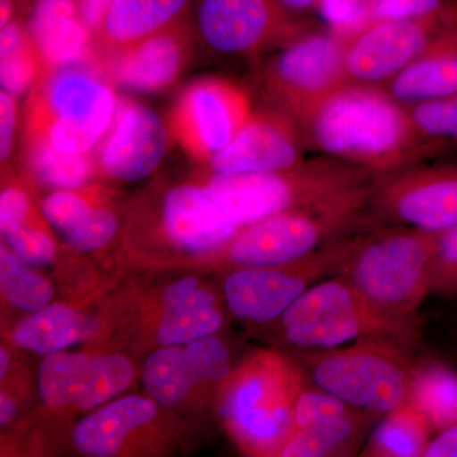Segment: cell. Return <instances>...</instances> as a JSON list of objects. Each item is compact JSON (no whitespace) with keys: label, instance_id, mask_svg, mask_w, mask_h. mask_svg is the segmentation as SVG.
<instances>
[{"label":"cell","instance_id":"obj_13","mask_svg":"<svg viewBox=\"0 0 457 457\" xmlns=\"http://www.w3.org/2000/svg\"><path fill=\"white\" fill-rule=\"evenodd\" d=\"M381 416L351 407L311 384L300 393L293 427L278 455L337 457L361 453L370 431Z\"/></svg>","mask_w":457,"mask_h":457},{"label":"cell","instance_id":"obj_33","mask_svg":"<svg viewBox=\"0 0 457 457\" xmlns=\"http://www.w3.org/2000/svg\"><path fill=\"white\" fill-rule=\"evenodd\" d=\"M93 204L73 189H60L42 204V213L51 227L66 237L79 227L92 212Z\"/></svg>","mask_w":457,"mask_h":457},{"label":"cell","instance_id":"obj_37","mask_svg":"<svg viewBox=\"0 0 457 457\" xmlns=\"http://www.w3.org/2000/svg\"><path fill=\"white\" fill-rule=\"evenodd\" d=\"M116 230L117 220L113 213L95 206L80 227L75 228L65 239L78 251H92L106 245Z\"/></svg>","mask_w":457,"mask_h":457},{"label":"cell","instance_id":"obj_12","mask_svg":"<svg viewBox=\"0 0 457 457\" xmlns=\"http://www.w3.org/2000/svg\"><path fill=\"white\" fill-rule=\"evenodd\" d=\"M253 112L242 87L220 78H204L183 90L170 131L189 153L209 161L236 137Z\"/></svg>","mask_w":457,"mask_h":457},{"label":"cell","instance_id":"obj_38","mask_svg":"<svg viewBox=\"0 0 457 457\" xmlns=\"http://www.w3.org/2000/svg\"><path fill=\"white\" fill-rule=\"evenodd\" d=\"M29 201L25 192L5 188L0 196V228L2 233L25 222L29 215Z\"/></svg>","mask_w":457,"mask_h":457},{"label":"cell","instance_id":"obj_32","mask_svg":"<svg viewBox=\"0 0 457 457\" xmlns=\"http://www.w3.org/2000/svg\"><path fill=\"white\" fill-rule=\"evenodd\" d=\"M197 381H221L228 375V348L220 339L204 337L188 343L185 350Z\"/></svg>","mask_w":457,"mask_h":457},{"label":"cell","instance_id":"obj_11","mask_svg":"<svg viewBox=\"0 0 457 457\" xmlns=\"http://www.w3.org/2000/svg\"><path fill=\"white\" fill-rule=\"evenodd\" d=\"M195 21L200 40L213 54L255 62L311 29L276 0H198Z\"/></svg>","mask_w":457,"mask_h":457},{"label":"cell","instance_id":"obj_26","mask_svg":"<svg viewBox=\"0 0 457 457\" xmlns=\"http://www.w3.org/2000/svg\"><path fill=\"white\" fill-rule=\"evenodd\" d=\"M221 326L222 315L215 308V296L196 288L165 308L158 327V341L163 345H185L213 335Z\"/></svg>","mask_w":457,"mask_h":457},{"label":"cell","instance_id":"obj_14","mask_svg":"<svg viewBox=\"0 0 457 457\" xmlns=\"http://www.w3.org/2000/svg\"><path fill=\"white\" fill-rule=\"evenodd\" d=\"M131 378L130 361L120 354L84 356L55 352L41 363L38 390L47 407L92 409L121 393Z\"/></svg>","mask_w":457,"mask_h":457},{"label":"cell","instance_id":"obj_10","mask_svg":"<svg viewBox=\"0 0 457 457\" xmlns=\"http://www.w3.org/2000/svg\"><path fill=\"white\" fill-rule=\"evenodd\" d=\"M457 21V4L433 16L371 21L345 33V84L384 87Z\"/></svg>","mask_w":457,"mask_h":457},{"label":"cell","instance_id":"obj_6","mask_svg":"<svg viewBox=\"0 0 457 457\" xmlns=\"http://www.w3.org/2000/svg\"><path fill=\"white\" fill-rule=\"evenodd\" d=\"M309 383L351 407L383 417L407 403L414 360L396 343L359 341L302 356Z\"/></svg>","mask_w":457,"mask_h":457},{"label":"cell","instance_id":"obj_35","mask_svg":"<svg viewBox=\"0 0 457 457\" xmlns=\"http://www.w3.org/2000/svg\"><path fill=\"white\" fill-rule=\"evenodd\" d=\"M457 0H368L369 22L385 20H413L441 13Z\"/></svg>","mask_w":457,"mask_h":457},{"label":"cell","instance_id":"obj_44","mask_svg":"<svg viewBox=\"0 0 457 457\" xmlns=\"http://www.w3.org/2000/svg\"><path fill=\"white\" fill-rule=\"evenodd\" d=\"M8 354L4 350L0 351V376H4L5 372H7L8 369Z\"/></svg>","mask_w":457,"mask_h":457},{"label":"cell","instance_id":"obj_22","mask_svg":"<svg viewBox=\"0 0 457 457\" xmlns=\"http://www.w3.org/2000/svg\"><path fill=\"white\" fill-rule=\"evenodd\" d=\"M155 411L154 403L143 396L117 400L75 426L74 445L86 455H116L130 432L150 422Z\"/></svg>","mask_w":457,"mask_h":457},{"label":"cell","instance_id":"obj_41","mask_svg":"<svg viewBox=\"0 0 457 457\" xmlns=\"http://www.w3.org/2000/svg\"><path fill=\"white\" fill-rule=\"evenodd\" d=\"M423 457H457V423L436 433L427 445Z\"/></svg>","mask_w":457,"mask_h":457},{"label":"cell","instance_id":"obj_20","mask_svg":"<svg viewBox=\"0 0 457 457\" xmlns=\"http://www.w3.org/2000/svg\"><path fill=\"white\" fill-rule=\"evenodd\" d=\"M165 231L188 251H209L224 245L239 228L228 219L204 187L179 186L164 198Z\"/></svg>","mask_w":457,"mask_h":457},{"label":"cell","instance_id":"obj_30","mask_svg":"<svg viewBox=\"0 0 457 457\" xmlns=\"http://www.w3.org/2000/svg\"><path fill=\"white\" fill-rule=\"evenodd\" d=\"M420 139L435 158L457 150V93L407 107Z\"/></svg>","mask_w":457,"mask_h":457},{"label":"cell","instance_id":"obj_42","mask_svg":"<svg viewBox=\"0 0 457 457\" xmlns=\"http://www.w3.org/2000/svg\"><path fill=\"white\" fill-rule=\"evenodd\" d=\"M276 2L288 16L296 18L297 14L305 13V12L318 8L321 0H276Z\"/></svg>","mask_w":457,"mask_h":457},{"label":"cell","instance_id":"obj_45","mask_svg":"<svg viewBox=\"0 0 457 457\" xmlns=\"http://www.w3.org/2000/svg\"><path fill=\"white\" fill-rule=\"evenodd\" d=\"M352 2L366 3L368 0H352Z\"/></svg>","mask_w":457,"mask_h":457},{"label":"cell","instance_id":"obj_31","mask_svg":"<svg viewBox=\"0 0 457 457\" xmlns=\"http://www.w3.org/2000/svg\"><path fill=\"white\" fill-rule=\"evenodd\" d=\"M0 286L5 300L20 311H40L53 297L49 282L27 270L23 261L9 253L4 245L0 251Z\"/></svg>","mask_w":457,"mask_h":457},{"label":"cell","instance_id":"obj_27","mask_svg":"<svg viewBox=\"0 0 457 457\" xmlns=\"http://www.w3.org/2000/svg\"><path fill=\"white\" fill-rule=\"evenodd\" d=\"M82 333V319L73 309L51 305L18 324L12 333V341L25 350L51 354L77 342Z\"/></svg>","mask_w":457,"mask_h":457},{"label":"cell","instance_id":"obj_29","mask_svg":"<svg viewBox=\"0 0 457 457\" xmlns=\"http://www.w3.org/2000/svg\"><path fill=\"white\" fill-rule=\"evenodd\" d=\"M144 386L161 404H179L197 383L185 351L174 347L156 351L144 366Z\"/></svg>","mask_w":457,"mask_h":457},{"label":"cell","instance_id":"obj_1","mask_svg":"<svg viewBox=\"0 0 457 457\" xmlns=\"http://www.w3.org/2000/svg\"><path fill=\"white\" fill-rule=\"evenodd\" d=\"M297 126L305 146L374 177L435 159L407 107L378 87L345 84L319 102Z\"/></svg>","mask_w":457,"mask_h":457},{"label":"cell","instance_id":"obj_43","mask_svg":"<svg viewBox=\"0 0 457 457\" xmlns=\"http://www.w3.org/2000/svg\"><path fill=\"white\" fill-rule=\"evenodd\" d=\"M16 409L13 400L4 393L0 394V423L2 425H8L13 420L16 416Z\"/></svg>","mask_w":457,"mask_h":457},{"label":"cell","instance_id":"obj_39","mask_svg":"<svg viewBox=\"0 0 457 457\" xmlns=\"http://www.w3.org/2000/svg\"><path fill=\"white\" fill-rule=\"evenodd\" d=\"M17 102L14 96L5 90L0 92V158L7 162L14 147L17 129Z\"/></svg>","mask_w":457,"mask_h":457},{"label":"cell","instance_id":"obj_17","mask_svg":"<svg viewBox=\"0 0 457 457\" xmlns=\"http://www.w3.org/2000/svg\"><path fill=\"white\" fill-rule=\"evenodd\" d=\"M191 37L186 22L152 36L130 49L96 62L116 86L137 93L170 88L188 64Z\"/></svg>","mask_w":457,"mask_h":457},{"label":"cell","instance_id":"obj_21","mask_svg":"<svg viewBox=\"0 0 457 457\" xmlns=\"http://www.w3.org/2000/svg\"><path fill=\"white\" fill-rule=\"evenodd\" d=\"M381 88L404 107L456 95L457 21Z\"/></svg>","mask_w":457,"mask_h":457},{"label":"cell","instance_id":"obj_34","mask_svg":"<svg viewBox=\"0 0 457 457\" xmlns=\"http://www.w3.org/2000/svg\"><path fill=\"white\" fill-rule=\"evenodd\" d=\"M429 293L449 300L457 297V225L441 236L432 262Z\"/></svg>","mask_w":457,"mask_h":457},{"label":"cell","instance_id":"obj_5","mask_svg":"<svg viewBox=\"0 0 457 457\" xmlns=\"http://www.w3.org/2000/svg\"><path fill=\"white\" fill-rule=\"evenodd\" d=\"M442 234L405 227L372 228L339 275L381 311L420 321L418 312L431 295L432 262Z\"/></svg>","mask_w":457,"mask_h":457},{"label":"cell","instance_id":"obj_18","mask_svg":"<svg viewBox=\"0 0 457 457\" xmlns=\"http://www.w3.org/2000/svg\"><path fill=\"white\" fill-rule=\"evenodd\" d=\"M25 23L41 57L45 75L95 62V36L74 0H32Z\"/></svg>","mask_w":457,"mask_h":457},{"label":"cell","instance_id":"obj_8","mask_svg":"<svg viewBox=\"0 0 457 457\" xmlns=\"http://www.w3.org/2000/svg\"><path fill=\"white\" fill-rule=\"evenodd\" d=\"M306 381L305 372L276 357H262L246 368L225 403V416L237 440L251 450L279 453Z\"/></svg>","mask_w":457,"mask_h":457},{"label":"cell","instance_id":"obj_9","mask_svg":"<svg viewBox=\"0 0 457 457\" xmlns=\"http://www.w3.org/2000/svg\"><path fill=\"white\" fill-rule=\"evenodd\" d=\"M369 212L380 227L445 233L457 225V159L423 162L375 177Z\"/></svg>","mask_w":457,"mask_h":457},{"label":"cell","instance_id":"obj_28","mask_svg":"<svg viewBox=\"0 0 457 457\" xmlns=\"http://www.w3.org/2000/svg\"><path fill=\"white\" fill-rule=\"evenodd\" d=\"M29 170L44 185L62 189L82 187L92 173L89 154H71L38 140H23Z\"/></svg>","mask_w":457,"mask_h":457},{"label":"cell","instance_id":"obj_25","mask_svg":"<svg viewBox=\"0 0 457 457\" xmlns=\"http://www.w3.org/2000/svg\"><path fill=\"white\" fill-rule=\"evenodd\" d=\"M45 69L25 21L17 18L2 27L0 33V80L2 90L14 97L31 92Z\"/></svg>","mask_w":457,"mask_h":457},{"label":"cell","instance_id":"obj_24","mask_svg":"<svg viewBox=\"0 0 457 457\" xmlns=\"http://www.w3.org/2000/svg\"><path fill=\"white\" fill-rule=\"evenodd\" d=\"M408 403L425 414L433 432L457 423V371L444 361H414Z\"/></svg>","mask_w":457,"mask_h":457},{"label":"cell","instance_id":"obj_3","mask_svg":"<svg viewBox=\"0 0 457 457\" xmlns=\"http://www.w3.org/2000/svg\"><path fill=\"white\" fill-rule=\"evenodd\" d=\"M278 320L284 341L303 351L378 339L413 352L422 342L420 321L381 311L341 275L312 286Z\"/></svg>","mask_w":457,"mask_h":457},{"label":"cell","instance_id":"obj_2","mask_svg":"<svg viewBox=\"0 0 457 457\" xmlns=\"http://www.w3.org/2000/svg\"><path fill=\"white\" fill-rule=\"evenodd\" d=\"M375 177L339 159L319 155L270 173L213 174L204 188L242 228L365 187Z\"/></svg>","mask_w":457,"mask_h":457},{"label":"cell","instance_id":"obj_4","mask_svg":"<svg viewBox=\"0 0 457 457\" xmlns=\"http://www.w3.org/2000/svg\"><path fill=\"white\" fill-rule=\"evenodd\" d=\"M83 65L45 75L31 90L23 140H38L71 154H90L106 137L120 101L107 78Z\"/></svg>","mask_w":457,"mask_h":457},{"label":"cell","instance_id":"obj_40","mask_svg":"<svg viewBox=\"0 0 457 457\" xmlns=\"http://www.w3.org/2000/svg\"><path fill=\"white\" fill-rule=\"evenodd\" d=\"M78 13L93 36L97 35L112 0H74Z\"/></svg>","mask_w":457,"mask_h":457},{"label":"cell","instance_id":"obj_16","mask_svg":"<svg viewBox=\"0 0 457 457\" xmlns=\"http://www.w3.org/2000/svg\"><path fill=\"white\" fill-rule=\"evenodd\" d=\"M303 147L299 126L267 108L254 111L236 137L207 162L213 174L270 173L303 161Z\"/></svg>","mask_w":457,"mask_h":457},{"label":"cell","instance_id":"obj_19","mask_svg":"<svg viewBox=\"0 0 457 457\" xmlns=\"http://www.w3.org/2000/svg\"><path fill=\"white\" fill-rule=\"evenodd\" d=\"M192 0H112L95 37V62L186 22Z\"/></svg>","mask_w":457,"mask_h":457},{"label":"cell","instance_id":"obj_23","mask_svg":"<svg viewBox=\"0 0 457 457\" xmlns=\"http://www.w3.org/2000/svg\"><path fill=\"white\" fill-rule=\"evenodd\" d=\"M433 436L435 432L425 414L407 402L375 423L360 455L423 457Z\"/></svg>","mask_w":457,"mask_h":457},{"label":"cell","instance_id":"obj_36","mask_svg":"<svg viewBox=\"0 0 457 457\" xmlns=\"http://www.w3.org/2000/svg\"><path fill=\"white\" fill-rule=\"evenodd\" d=\"M2 234L14 253L26 263L33 266L45 264L55 255V246L50 237L40 228L29 225L27 220Z\"/></svg>","mask_w":457,"mask_h":457},{"label":"cell","instance_id":"obj_15","mask_svg":"<svg viewBox=\"0 0 457 457\" xmlns=\"http://www.w3.org/2000/svg\"><path fill=\"white\" fill-rule=\"evenodd\" d=\"M170 129L152 107L120 101L110 130L99 144V163L111 179L135 182L159 167L170 147Z\"/></svg>","mask_w":457,"mask_h":457},{"label":"cell","instance_id":"obj_7","mask_svg":"<svg viewBox=\"0 0 457 457\" xmlns=\"http://www.w3.org/2000/svg\"><path fill=\"white\" fill-rule=\"evenodd\" d=\"M345 33L314 31L296 36L255 68V82L270 110L296 125L319 102L345 86Z\"/></svg>","mask_w":457,"mask_h":457}]
</instances>
